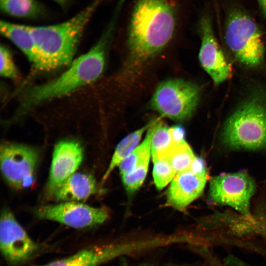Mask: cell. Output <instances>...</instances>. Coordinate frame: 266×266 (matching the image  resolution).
I'll return each mask as SVG.
<instances>
[{
  "instance_id": "6da1fadb",
  "label": "cell",
  "mask_w": 266,
  "mask_h": 266,
  "mask_svg": "<svg viewBox=\"0 0 266 266\" xmlns=\"http://www.w3.org/2000/svg\"><path fill=\"white\" fill-rule=\"evenodd\" d=\"M175 22L174 0H137L129 28L127 70L138 71L161 51L172 38Z\"/></svg>"
},
{
  "instance_id": "7a4b0ae2",
  "label": "cell",
  "mask_w": 266,
  "mask_h": 266,
  "mask_svg": "<svg viewBox=\"0 0 266 266\" xmlns=\"http://www.w3.org/2000/svg\"><path fill=\"white\" fill-rule=\"evenodd\" d=\"M117 18L113 16L97 44L72 62L59 77L44 84L24 89L19 96L14 118H20L45 102L68 95L96 80L104 69L106 47Z\"/></svg>"
},
{
  "instance_id": "3957f363",
  "label": "cell",
  "mask_w": 266,
  "mask_h": 266,
  "mask_svg": "<svg viewBox=\"0 0 266 266\" xmlns=\"http://www.w3.org/2000/svg\"><path fill=\"white\" fill-rule=\"evenodd\" d=\"M102 0H94L73 17L44 26H28L38 56L36 69L50 71L70 66L83 33Z\"/></svg>"
},
{
  "instance_id": "277c9868",
  "label": "cell",
  "mask_w": 266,
  "mask_h": 266,
  "mask_svg": "<svg viewBox=\"0 0 266 266\" xmlns=\"http://www.w3.org/2000/svg\"><path fill=\"white\" fill-rule=\"evenodd\" d=\"M225 144L235 149L266 147V101L252 97L240 105L226 121L222 132Z\"/></svg>"
},
{
  "instance_id": "5b68a950",
  "label": "cell",
  "mask_w": 266,
  "mask_h": 266,
  "mask_svg": "<svg viewBox=\"0 0 266 266\" xmlns=\"http://www.w3.org/2000/svg\"><path fill=\"white\" fill-rule=\"evenodd\" d=\"M200 89L194 82L182 79H169L161 82L150 100L152 108L172 120L190 118L198 104Z\"/></svg>"
},
{
  "instance_id": "8992f818",
  "label": "cell",
  "mask_w": 266,
  "mask_h": 266,
  "mask_svg": "<svg viewBox=\"0 0 266 266\" xmlns=\"http://www.w3.org/2000/svg\"><path fill=\"white\" fill-rule=\"evenodd\" d=\"M226 44L237 60L248 66H256L263 61L265 46L262 33L255 21L244 13L233 11L226 24Z\"/></svg>"
},
{
  "instance_id": "52a82bcc",
  "label": "cell",
  "mask_w": 266,
  "mask_h": 266,
  "mask_svg": "<svg viewBox=\"0 0 266 266\" xmlns=\"http://www.w3.org/2000/svg\"><path fill=\"white\" fill-rule=\"evenodd\" d=\"M39 151L27 145L9 142L1 144L0 169L6 182L16 189L30 187L34 182Z\"/></svg>"
},
{
  "instance_id": "ba28073f",
  "label": "cell",
  "mask_w": 266,
  "mask_h": 266,
  "mask_svg": "<svg viewBox=\"0 0 266 266\" xmlns=\"http://www.w3.org/2000/svg\"><path fill=\"white\" fill-rule=\"evenodd\" d=\"M256 190L252 178L243 172L225 173L213 177L209 197L218 204L228 205L243 215H249L250 202Z\"/></svg>"
},
{
  "instance_id": "9c48e42d",
  "label": "cell",
  "mask_w": 266,
  "mask_h": 266,
  "mask_svg": "<svg viewBox=\"0 0 266 266\" xmlns=\"http://www.w3.org/2000/svg\"><path fill=\"white\" fill-rule=\"evenodd\" d=\"M34 212L38 219L55 221L74 229L101 224L109 217L106 208L94 207L76 201L43 205L36 208Z\"/></svg>"
},
{
  "instance_id": "30bf717a",
  "label": "cell",
  "mask_w": 266,
  "mask_h": 266,
  "mask_svg": "<svg viewBox=\"0 0 266 266\" xmlns=\"http://www.w3.org/2000/svg\"><path fill=\"white\" fill-rule=\"evenodd\" d=\"M0 248L5 259L12 265L24 263L35 254L38 246L28 234L7 207L1 210Z\"/></svg>"
},
{
  "instance_id": "8fae6325",
  "label": "cell",
  "mask_w": 266,
  "mask_h": 266,
  "mask_svg": "<svg viewBox=\"0 0 266 266\" xmlns=\"http://www.w3.org/2000/svg\"><path fill=\"white\" fill-rule=\"evenodd\" d=\"M207 173L204 162L199 158L191 168L176 174L166 191L168 205L182 211L204 190Z\"/></svg>"
},
{
  "instance_id": "7c38bea8",
  "label": "cell",
  "mask_w": 266,
  "mask_h": 266,
  "mask_svg": "<svg viewBox=\"0 0 266 266\" xmlns=\"http://www.w3.org/2000/svg\"><path fill=\"white\" fill-rule=\"evenodd\" d=\"M201 45L199 59L201 66L217 85L228 80L232 75V67L218 44L211 22L207 17L200 21Z\"/></svg>"
},
{
  "instance_id": "4fadbf2b",
  "label": "cell",
  "mask_w": 266,
  "mask_h": 266,
  "mask_svg": "<svg viewBox=\"0 0 266 266\" xmlns=\"http://www.w3.org/2000/svg\"><path fill=\"white\" fill-rule=\"evenodd\" d=\"M83 157L82 147L77 141L63 140L55 145L46 187L45 191L48 197L52 198L61 185L75 173Z\"/></svg>"
},
{
  "instance_id": "5bb4252c",
  "label": "cell",
  "mask_w": 266,
  "mask_h": 266,
  "mask_svg": "<svg viewBox=\"0 0 266 266\" xmlns=\"http://www.w3.org/2000/svg\"><path fill=\"white\" fill-rule=\"evenodd\" d=\"M119 257L116 243L95 246L67 258L38 266H99Z\"/></svg>"
},
{
  "instance_id": "9a60e30c",
  "label": "cell",
  "mask_w": 266,
  "mask_h": 266,
  "mask_svg": "<svg viewBox=\"0 0 266 266\" xmlns=\"http://www.w3.org/2000/svg\"><path fill=\"white\" fill-rule=\"evenodd\" d=\"M97 183L91 174L75 172L58 189L52 198L58 201H76L86 200L97 191Z\"/></svg>"
},
{
  "instance_id": "2e32d148",
  "label": "cell",
  "mask_w": 266,
  "mask_h": 266,
  "mask_svg": "<svg viewBox=\"0 0 266 266\" xmlns=\"http://www.w3.org/2000/svg\"><path fill=\"white\" fill-rule=\"evenodd\" d=\"M1 33L12 42L28 58L35 69L38 64V56L33 37L27 25L1 21Z\"/></svg>"
},
{
  "instance_id": "e0dca14e",
  "label": "cell",
  "mask_w": 266,
  "mask_h": 266,
  "mask_svg": "<svg viewBox=\"0 0 266 266\" xmlns=\"http://www.w3.org/2000/svg\"><path fill=\"white\" fill-rule=\"evenodd\" d=\"M185 139L174 143L168 149L155 159H166L177 173L190 169L198 159Z\"/></svg>"
},
{
  "instance_id": "ac0fdd59",
  "label": "cell",
  "mask_w": 266,
  "mask_h": 266,
  "mask_svg": "<svg viewBox=\"0 0 266 266\" xmlns=\"http://www.w3.org/2000/svg\"><path fill=\"white\" fill-rule=\"evenodd\" d=\"M157 119L149 122L141 128L125 136L117 145L111 161L102 178V183L108 178L112 170L125 159L136 147L144 132L148 130Z\"/></svg>"
},
{
  "instance_id": "d6986e66",
  "label": "cell",
  "mask_w": 266,
  "mask_h": 266,
  "mask_svg": "<svg viewBox=\"0 0 266 266\" xmlns=\"http://www.w3.org/2000/svg\"><path fill=\"white\" fill-rule=\"evenodd\" d=\"M0 8L4 14L19 18L35 19L45 13L37 0H0Z\"/></svg>"
},
{
  "instance_id": "ffe728a7",
  "label": "cell",
  "mask_w": 266,
  "mask_h": 266,
  "mask_svg": "<svg viewBox=\"0 0 266 266\" xmlns=\"http://www.w3.org/2000/svg\"><path fill=\"white\" fill-rule=\"evenodd\" d=\"M153 124L148 129L146 136L142 142L137 146L119 165V171L121 176L130 173L137 166L146 161H150Z\"/></svg>"
},
{
  "instance_id": "44dd1931",
  "label": "cell",
  "mask_w": 266,
  "mask_h": 266,
  "mask_svg": "<svg viewBox=\"0 0 266 266\" xmlns=\"http://www.w3.org/2000/svg\"><path fill=\"white\" fill-rule=\"evenodd\" d=\"M160 119L158 118L153 125V133L151 145L152 158L162 154L176 142L172 140L169 128L161 122Z\"/></svg>"
},
{
  "instance_id": "7402d4cb",
  "label": "cell",
  "mask_w": 266,
  "mask_h": 266,
  "mask_svg": "<svg viewBox=\"0 0 266 266\" xmlns=\"http://www.w3.org/2000/svg\"><path fill=\"white\" fill-rule=\"evenodd\" d=\"M153 176L156 188L162 190L174 178L177 172L170 163L166 159H155Z\"/></svg>"
},
{
  "instance_id": "603a6c76",
  "label": "cell",
  "mask_w": 266,
  "mask_h": 266,
  "mask_svg": "<svg viewBox=\"0 0 266 266\" xmlns=\"http://www.w3.org/2000/svg\"><path fill=\"white\" fill-rule=\"evenodd\" d=\"M149 161L137 166L133 171L122 176L123 185L130 194L136 191L143 183L148 169Z\"/></svg>"
},
{
  "instance_id": "cb8c5ba5",
  "label": "cell",
  "mask_w": 266,
  "mask_h": 266,
  "mask_svg": "<svg viewBox=\"0 0 266 266\" xmlns=\"http://www.w3.org/2000/svg\"><path fill=\"white\" fill-rule=\"evenodd\" d=\"M0 73L2 76L15 79L18 77V69L13 60L9 50L4 46L0 49Z\"/></svg>"
},
{
  "instance_id": "d4e9b609",
  "label": "cell",
  "mask_w": 266,
  "mask_h": 266,
  "mask_svg": "<svg viewBox=\"0 0 266 266\" xmlns=\"http://www.w3.org/2000/svg\"><path fill=\"white\" fill-rule=\"evenodd\" d=\"M63 8H66L69 5L71 0H52Z\"/></svg>"
},
{
  "instance_id": "484cf974",
  "label": "cell",
  "mask_w": 266,
  "mask_h": 266,
  "mask_svg": "<svg viewBox=\"0 0 266 266\" xmlns=\"http://www.w3.org/2000/svg\"><path fill=\"white\" fill-rule=\"evenodd\" d=\"M262 11L266 17V0H257Z\"/></svg>"
},
{
  "instance_id": "4316f807",
  "label": "cell",
  "mask_w": 266,
  "mask_h": 266,
  "mask_svg": "<svg viewBox=\"0 0 266 266\" xmlns=\"http://www.w3.org/2000/svg\"><path fill=\"white\" fill-rule=\"evenodd\" d=\"M138 266H155L153 265L150 263H142Z\"/></svg>"
}]
</instances>
